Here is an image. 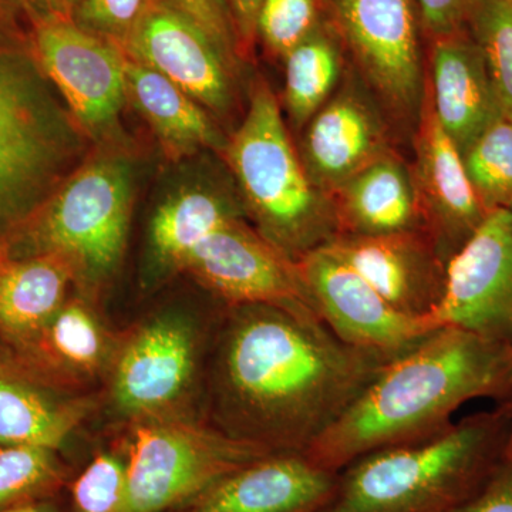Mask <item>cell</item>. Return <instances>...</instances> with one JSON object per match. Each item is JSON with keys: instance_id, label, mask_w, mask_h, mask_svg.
<instances>
[{"instance_id": "6da1fadb", "label": "cell", "mask_w": 512, "mask_h": 512, "mask_svg": "<svg viewBox=\"0 0 512 512\" xmlns=\"http://www.w3.org/2000/svg\"><path fill=\"white\" fill-rule=\"evenodd\" d=\"M218 396L224 433L305 453L390 360L336 338L313 309L231 306Z\"/></svg>"}, {"instance_id": "7a4b0ae2", "label": "cell", "mask_w": 512, "mask_h": 512, "mask_svg": "<svg viewBox=\"0 0 512 512\" xmlns=\"http://www.w3.org/2000/svg\"><path fill=\"white\" fill-rule=\"evenodd\" d=\"M512 396V349L454 326H440L394 357L308 450L339 473L384 447L426 439L446 429L463 404Z\"/></svg>"}, {"instance_id": "3957f363", "label": "cell", "mask_w": 512, "mask_h": 512, "mask_svg": "<svg viewBox=\"0 0 512 512\" xmlns=\"http://www.w3.org/2000/svg\"><path fill=\"white\" fill-rule=\"evenodd\" d=\"M504 406L357 458L320 512H451L503 463Z\"/></svg>"}, {"instance_id": "277c9868", "label": "cell", "mask_w": 512, "mask_h": 512, "mask_svg": "<svg viewBox=\"0 0 512 512\" xmlns=\"http://www.w3.org/2000/svg\"><path fill=\"white\" fill-rule=\"evenodd\" d=\"M256 231L295 264L339 234L333 205L296 154L278 100L258 82L241 126L224 146Z\"/></svg>"}, {"instance_id": "5b68a950", "label": "cell", "mask_w": 512, "mask_h": 512, "mask_svg": "<svg viewBox=\"0 0 512 512\" xmlns=\"http://www.w3.org/2000/svg\"><path fill=\"white\" fill-rule=\"evenodd\" d=\"M35 56L0 46V229L19 227L84 163L86 133Z\"/></svg>"}, {"instance_id": "8992f818", "label": "cell", "mask_w": 512, "mask_h": 512, "mask_svg": "<svg viewBox=\"0 0 512 512\" xmlns=\"http://www.w3.org/2000/svg\"><path fill=\"white\" fill-rule=\"evenodd\" d=\"M131 171L123 158L99 154L74 170L20 227L32 255H66L83 279L119 266L130 225Z\"/></svg>"}, {"instance_id": "52a82bcc", "label": "cell", "mask_w": 512, "mask_h": 512, "mask_svg": "<svg viewBox=\"0 0 512 512\" xmlns=\"http://www.w3.org/2000/svg\"><path fill=\"white\" fill-rule=\"evenodd\" d=\"M272 451L174 414L134 421L121 512H163Z\"/></svg>"}, {"instance_id": "ba28073f", "label": "cell", "mask_w": 512, "mask_h": 512, "mask_svg": "<svg viewBox=\"0 0 512 512\" xmlns=\"http://www.w3.org/2000/svg\"><path fill=\"white\" fill-rule=\"evenodd\" d=\"M32 25L33 56L74 120L87 137H111L127 97L123 50L72 19L46 15Z\"/></svg>"}, {"instance_id": "9c48e42d", "label": "cell", "mask_w": 512, "mask_h": 512, "mask_svg": "<svg viewBox=\"0 0 512 512\" xmlns=\"http://www.w3.org/2000/svg\"><path fill=\"white\" fill-rule=\"evenodd\" d=\"M295 269L313 311L336 338L353 348L392 360L441 326L436 320L397 311L326 249L302 256Z\"/></svg>"}, {"instance_id": "30bf717a", "label": "cell", "mask_w": 512, "mask_h": 512, "mask_svg": "<svg viewBox=\"0 0 512 512\" xmlns=\"http://www.w3.org/2000/svg\"><path fill=\"white\" fill-rule=\"evenodd\" d=\"M326 25L393 107L420 100L421 23L414 0H322Z\"/></svg>"}, {"instance_id": "8fae6325", "label": "cell", "mask_w": 512, "mask_h": 512, "mask_svg": "<svg viewBox=\"0 0 512 512\" xmlns=\"http://www.w3.org/2000/svg\"><path fill=\"white\" fill-rule=\"evenodd\" d=\"M433 319L512 349V214L494 210L447 262Z\"/></svg>"}, {"instance_id": "7c38bea8", "label": "cell", "mask_w": 512, "mask_h": 512, "mask_svg": "<svg viewBox=\"0 0 512 512\" xmlns=\"http://www.w3.org/2000/svg\"><path fill=\"white\" fill-rule=\"evenodd\" d=\"M229 306L312 309L295 264L241 217L202 239L180 266Z\"/></svg>"}, {"instance_id": "4fadbf2b", "label": "cell", "mask_w": 512, "mask_h": 512, "mask_svg": "<svg viewBox=\"0 0 512 512\" xmlns=\"http://www.w3.org/2000/svg\"><path fill=\"white\" fill-rule=\"evenodd\" d=\"M197 366V339L184 320L161 316L121 343L111 363V400L134 421L174 414Z\"/></svg>"}, {"instance_id": "5bb4252c", "label": "cell", "mask_w": 512, "mask_h": 512, "mask_svg": "<svg viewBox=\"0 0 512 512\" xmlns=\"http://www.w3.org/2000/svg\"><path fill=\"white\" fill-rule=\"evenodd\" d=\"M322 248L362 276L397 311L433 319L446 288L447 261L427 232L338 234Z\"/></svg>"}, {"instance_id": "9a60e30c", "label": "cell", "mask_w": 512, "mask_h": 512, "mask_svg": "<svg viewBox=\"0 0 512 512\" xmlns=\"http://www.w3.org/2000/svg\"><path fill=\"white\" fill-rule=\"evenodd\" d=\"M121 50L163 74L205 110L225 114L232 106L234 66L198 26L164 3L148 0Z\"/></svg>"}, {"instance_id": "2e32d148", "label": "cell", "mask_w": 512, "mask_h": 512, "mask_svg": "<svg viewBox=\"0 0 512 512\" xmlns=\"http://www.w3.org/2000/svg\"><path fill=\"white\" fill-rule=\"evenodd\" d=\"M339 473L301 451H281L239 467L183 505V512H320Z\"/></svg>"}, {"instance_id": "e0dca14e", "label": "cell", "mask_w": 512, "mask_h": 512, "mask_svg": "<svg viewBox=\"0 0 512 512\" xmlns=\"http://www.w3.org/2000/svg\"><path fill=\"white\" fill-rule=\"evenodd\" d=\"M417 134V173L427 234L443 258H451L483 224L488 211L478 197L463 154L437 120L430 97L424 99Z\"/></svg>"}, {"instance_id": "ac0fdd59", "label": "cell", "mask_w": 512, "mask_h": 512, "mask_svg": "<svg viewBox=\"0 0 512 512\" xmlns=\"http://www.w3.org/2000/svg\"><path fill=\"white\" fill-rule=\"evenodd\" d=\"M430 101L461 154L503 116L490 73L470 30L431 40Z\"/></svg>"}, {"instance_id": "d6986e66", "label": "cell", "mask_w": 512, "mask_h": 512, "mask_svg": "<svg viewBox=\"0 0 512 512\" xmlns=\"http://www.w3.org/2000/svg\"><path fill=\"white\" fill-rule=\"evenodd\" d=\"M387 154L379 120L355 94H339L312 117L303 141V165L313 185L339 190Z\"/></svg>"}, {"instance_id": "ffe728a7", "label": "cell", "mask_w": 512, "mask_h": 512, "mask_svg": "<svg viewBox=\"0 0 512 512\" xmlns=\"http://www.w3.org/2000/svg\"><path fill=\"white\" fill-rule=\"evenodd\" d=\"M339 234L427 232L423 207L409 174L389 154L377 158L339 188Z\"/></svg>"}, {"instance_id": "44dd1931", "label": "cell", "mask_w": 512, "mask_h": 512, "mask_svg": "<svg viewBox=\"0 0 512 512\" xmlns=\"http://www.w3.org/2000/svg\"><path fill=\"white\" fill-rule=\"evenodd\" d=\"M90 407L87 399L59 396L28 370L0 363V444L56 451Z\"/></svg>"}, {"instance_id": "7402d4cb", "label": "cell", "mask_w": 512, "mask_h": 512, "mask_svg": "<svg viewBox=\"0 0 512 512\" xmlns=\"http://www.w3.org/2000/svg\"><path fill=\"white\" fill-rule=\"evenodd\" d=\"M77 278L72 259L56 252L6 262L0 271V333L19 349L28 346L62 308Z\"/></svg>"}, {"instance_id": "603a6c76", "label": "cell", "mask_w": 512, "mask_h": 512, "mask_svg": "<svg viewBox=\"0 0 512 512\" xmlns=\"http://www.w3.org/2000/svg\"><path fill=\"white\" fill-rule=\"evenodd\" d=\"M128 99L140 110L170 158H183L202 148L222 147L207 110L190 94L148 64L124 53Z\"/></svg>"}, {"instance_id": "cb8c5ba5", "label": "cell", "mask_w": 512, "mask_h": 512, "mask_svg": "<svg viewBox=\"0 0 512 512\" xmlns=\"http://www.w3.org/2000/svg\"><path fill=\"white\" fill-rule=\"evenodd\" d=\"M20 350L40 373L63 384L99 375L117 352L99 316L82 299L64 302L42 332Z\"/></svg>"}, {"instance_id": "d4e9b609", "label": "cell", "mask_w": 512, "mask_h": 512, "mask_svg": "<svg viewBox=\"0 0 512 512\" xmlns=\"http://www.w3.org/2000/svg\"><path fill=\"white\" fill-rule=\"evenodd\" d=\"M239 217L231 202L214 192L190 188L171 195L154 212L150 237L164 264L180 269L192 249Z\"/></svg>"}, {"instance_id": "484cf974", "label": "cell", "mask_w": 512, "mask_h": 512, "mask_svg": "<svg viewBox=\"0 0 512 512\" xmlns=\"http://www.w3.org/2000/svg\"><path fill=\"white\" fill-rule=\"evenodd\" d=\"M285 62L286 107L291 119L302 126L318 113L338 82L342 67L338 37L320 22L285 56Z\"/></svg>"}, {"instance_id": "4316f807", "label": "cell", "mask_w": 512, "mask_h": 512, "mask_svg": "<svg viewBox=\"0 0 512 512\" xmlns=\"http://www.w3.org/2000/svg\"><path fill=\"white\" fill-rule=\"evenodd\" d=\"M471 184L488 211H512V120L500 116L463 154Z\"/></svg>"}, {"instance_id": "83f0119b", "label": "cell", "mask_w": 512, "mask_h": 512, "mask_svg": "<svg viewBox=\"0 0 512 512\" xmlns=\"http://www.w3.org/2000/svg\"><path fill=\"white\" fill-rule=\"evenodd\" d=\"M483 52L501 113L512 120V8L504 0H480L470 26Z\"/></svg>"}, {"instance_id": "f1b7e54d", "label": "cell", "mask_w": 512, "mask_h": 512, "mask_svg": "<svg viewBox=\"0 0 512 512\" xmlns=\"http://www.w3.org/2000/svg\"><path fill=\"white\" fill-rule=\"evenodd\" d=\"M62 480L55 450L0 444V510L53 490Z\"/></svg>"}, {"instance_id": "f546056e", "label": "cell", "mask_w": 512, "mask_h": 512, "mask_svg": "<svg viewBox=\"0 0 512 512\" xmlns=\"http://www.w3.org/2000/svg\"><path fill=\"white\" fill-rule=\"evenodd\" d=\"M322 0H262L258 40L272 53L286 56L319 25Z\"/></svg>"}, {"instance_id": "4dcf8cb0", "label": "cell", "mask_w": 512, "mask_h": 512, "mask_svg": "<svg viewBox=\"0 0 512 512\" xmlns=\"http://www.w3.org/2000/svg\"><path fill=\"white\" fill-rule=\"evenodd\" d=\"M126 481V456L99 454L73 483V512H121Z\"/></svg>"}, {"instance_id": "1f68e13d", "label": "cell", "mask_w": 512, "mask_h": 512, "mask_svg": "<svg viewBox=\"0 0 512 512\" xmlns=\"http://www.w3.org/2000/svg\"><path fill=\"white\" fill-rule=\"evenodd\" d=\"M148 0H79L72 20L80 29L123 49Z\"/></svg>"}, {"instance_id": "d6a6232c", "label": "cell", "mask_w": 512, "mask_h": 512, "mask_svg": "<svg viewBox=\"0 0 512 512\" xmlns=\"http://www.w3.org/2000/svg\"><path fill=\"white\" fill-rule=\"evenodd\" d=\"M158 2L164 3L165 6L198 26L235 67L239 60L238 45L228 0H158Z\"/></svg>"}, {"instance_id": "836d02e7", "label": "cell", "mask_w": 512, "mask_h": 512, "mask_svg": "<svg viewBox=\"0 0 512 512\" xmlns=\"http://www.w3.org/2000/svg\"><path fill=\"white\" fill-rule=\"evenodd\" d=\"M480 0H414L421 29L431 40L467 30Z\"/></svg>"}, {"instance_id": "e575fe53", "label": "cell", "mask_w": 512, "mask_h": 512, "mask_svg": "<svg viewBox=\"0 0 512 512\" xmlns=\"http://www.w3.org/2000/svg\"><path fill=\"white\" fill-rule=\"evenodd\" d=\"M451 512H512V466L501 463L476 494Z\"/></svg>"}, {"instance_id": "d590c367", "label": "cell", "mask_w": 512, "mask_h": 512, "mask_svg": "<svg viewBox=\"0 0 512 512\" xmlns=\"http://www.w3.org/2000/svg\"><path fill=\"white\" fill-rule=\"evenodd\" d=\"M262 0H228L232 25L237 37L239 59H248L252 55L255 43L258 42L259 9Z\"/></svg>"}, {"instance_id": "8d00e7d4", "label": "cell", "mask_w": 512, "mask_h": 512, "mask_svg": "<svg viewBox=\"0 0 512 512\" xmlns=\"http://www.w3.org/2000/svg\"><path fill=\"white\" fill-rule=\"evenodd\" d=\"M43 8L49 15L60 16V18L72 19L74 9L79 0H40Z\"/></svg>"}, {"instance_id": "74e56055", "label": "cell", "mask_w": 512, "mask_h": 512, "mask_svg": "<svg viewBox=\"0 0 512 512\" xmlns=\"http://www.w3.org/2000/svg\"><path fill=\"white\" fill-rule=\"evenodd\" d=\"M501 404H503L505 414H507V434H505L503 463L512 466V396Z\"/></svg>"}, {"instance_id": "f35d334b", "label": "cell", "mask_w": 512, "mask_h": 512, "mask_svg": "<svg viewBox=\"0 0 512 512\" xmlns=\"http://www.w3.org/2000/svg\"><path fill=\"white\" fill-rule=\"evenodd\" d=\"M8 2L16 3L20 8L26 10L29 13L30 20L35 22L36 19L42 18L47 15L45 8H43L40 0H8Z\"/></svg>"}, {"instance_id": "ab89813d", "label": "cell", "mask_w": 512, "mask_h": 512, "mask_svg": "<svg viewBox=\"0 0 512 512\" xmlns=\"http://www.w3.org/2000/svg\"><path fill=\"white\" fill-rule=\"evenodd\" d=\"M0 512H55L52 508L47 505L33 504V503H22L18 505H12V507L3 508Z\"/></svg>"}, {"instance_id": "60d3db41", "label": "cell", "mask_w": 512, "mask_h": 512, "mask_svg": "<svg viewBox=\"0 0 512 512\" xmlns=\"http://www.w3.org/2000/svg\"><path fill=\"white\" fill-rule=\"evenodd\" d=\"M9 259L6 258L5 255H3V252L0 251V271H2L3 266H5L6 262H8Z\"/></svg>"}, {"instance_id": "b9f144b4", "label": "cell", "mask_w": 512, "mask_h": 512, "mask_svg": "<svg viewBox=\"0 0 512 512\" xmlns=\"http://www.w3.org/2000/svg\"><path fill=\"white\" fill-rule=\"evenodd\" d=\"M504 2L507 3V5H510L512 8V0H504Z\"/></svg>"}, {"instance_id": "7bdbcfd3", "label": "cell", "mask_w": 512, "mask_h": 512, "mask_svg": "<svg viewBox=\"0 0 512 512\" xmlns=\"http://www.w3.org/2000/svg\"><path fill=\"white\" fill-rule=\"evenodd\" d=\"M511 214H512V211H511Z\"/></svg>"}]
</instances>
